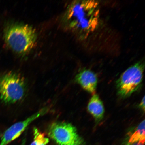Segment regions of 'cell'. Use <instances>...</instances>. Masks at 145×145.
Masks as SVG:
<instances>
[{"label":"cell","mask_w":145,"mask_h":145,"mask_svg":"<svg viewBox=\"0 0 145 145\" xmlns=\"http://www.w3.org/2000/svg\"><path fill=\"white\" fill-rule=\"evenodd\" d=\"M99 12L97 1H75L69 6L65 20L71 30L81 39H86L98 26Z\"/></svg>","instance_id":"6da1fadb"},{"label":"cell","mask_w":145,"mask_h":145,"mask_svg":"<svg viewBox=\"0 0 145 145\" xmlns=\"http://www.w3.org/2000/svg\"><path fill=\"white\" fill-rule=\"evenodd\" d=\"M4 38L7 44L14 52L24 54L33 48L37 35L35 30L29 25L15 24L6 29Z\"/></svg>","instance_id":"7a4b0ae2"},{"label":"cell","mask_w":145,"mask_h":145,"mask_svg":"<svg viewBox=\"0 0 145 145\" xmlns=\"http://www.w3.org/2000/svg\"><path fill=\"white\" fill-rule=\"evenodd\" d=\"M25 90L24 80L17 74L10 72L0 77V97L3 102L13 104L20 100Z\"/></svg>","instance_id":"3957f363"},{"label":"cell","mask_w":145,"mask_h":145,"mask_svg":"<svg viewBox=\"0 0 145 145\" xmlns=\"http://www.w3.org/2000/svg\"><path fill=\"white\" fill-rule=\"evenodd\" d=\"M144 69L143 61L130 67L121 76L117 82L119 94L123 97L131 95L140 87Z\"/></svg>","instance_id":"277c9868"},{"label":"cell","mask_w":145,"mask_h":145,"mask_svg":"<svg viewBox=\"0 0 145 145\" xmlns=\"http://www.w3.org/2000/svg\"><path fill=\"white\" fill-rule=\"evenodd\" d=\"M48 135L58 145H83L82 138L76 129L65 122H54L49 128Z\"/></svg>","instance_id":"5b68a950"},{"label":"cell","mask_w":145,"mask_h":145,"mask_svg":"<svg viewBox=\"0 0 145 145\" xmlns=\"http://www.w3.org/2000/svg\"><path fill=\"white\" fill-rule=\"evenodd\" d=\"M48 108H45L27 118L25 120L15 123L5 131L0 145H7L18 138L31 123L41 116L48 113Z\"/></svg>","instance_id":"8992f818"},{"label":"cell","mask_w":145,"mask_h":145,"mask_svg":"<svg viewBox=\"0 0 145 145\" xmlns=\"http://www.w3.org/2000/svg\"><path fill=\"white\" fill-rule=\"evenodd\" d=\"M76 80L87 91L95 94L97 83V75L92 71L86 69L81 71L76 76Z\"/></svg>","instance_id":"52a82bcc"},{"label":"cell","mask_w":145,"mask_h":145,"mask_svg":"<svg viewBox=\"0 0 145 145\" xmlns=\"http://www.w3.org/2000/svg\"><path fill=\"white\" fill-rule=\"evenodd\" d=\"M88 109L89 113L96 120L99 121L102 119L104 113V108L102 101L97 95L94 94L89 103Z\"/></svg>","instance_id":"ba28073f"},{"label":"cell","mask_w":145,"mask_h":145,"mask_svg":"<svg viewBox=\"0 0 145 145\" xmlns=\"http://www.w3.org/2000/svg\"><path fill=\"white\" fill-rule=\"evenodd\" d=\"M145 120L141 122L135 131L129 135L127 142L128 145H132L136 143L144 144Z\"/></svg>","instance_id":"9c48e42d"},{"label":"cell","mask_w":145,"mask_h":145,"mask_svg":"<svg viewBox=\"0 0 145 145\" xmlns=\"http://www.w3.org/2000/svg\"><path fill=\"white\" fill-rule=\"evenodd\" d=\"M34 139L30 145H47L49 142V139L45 135L40 131L37 128L33 129Z\"/></svg>","instance_id":"30bf717a"},{"label":"cell","mask_w":145,"mask_h":145,"mask_svg":"<svg viewBox=\"0 0 145 145\" xmlns=\"http://www.w3.org/2000/svg\"><path fill=\"white\" fill-rule=\"evenodd\" d=\"M140 107L142 109V110L143 111H144L145 110V97H144L143 98V99L140 102V105H139Z\"/></svg>","instance_id":"8fae6325"},{"label":"cell","mask_w":145,"mask_h":145,"mask_svg":"<svg viewBox=\"0 0 145 145\" xmlns=\"http://www.w3.org/2000/svg\"><path fill=\"white\" fill-rule=\"evenodd\" d=\"M26 141L25 139H23L21 145H26Z\"/></svg>","instance_id":"7c38bea8"},{"label":"cell","mask_w":145,"mask_h":145,"mask_svg":"<svg viewBox=\"0 0 145 145\" xmlns=\"http://www.w3.org/2000/svg\"><path fill=\"white\" fill-rule=\"evenodd\" d=\"M132 145H144V144H139V143H136V144H133Z\"/></svg>","instance_id":"4fadbf2b"}]
</instances>
